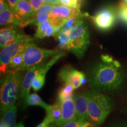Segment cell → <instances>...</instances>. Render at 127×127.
I'll use <instances>...</instances> for the list:
<instances>
[{
	"mask_svg": "<svg viewBox=\"0 0 127 127\" xmlns=\"http://www.w3.org/2000/svg\"><path fill=\"white\" fill-rule=\"evenodd\" d=\"M89 87L101 93L120 90L125 80V72L120 62L108 55H102L87 72Z\"/></svg>",
	"mask_w": 127,
	"mask_h": 127,
	"instance_id": "1",
	"label": "cell"
},
{
	"mask_svg": "<svg viewBox=\"0 0 127 127\" xmlns=\"http://www.w3.org/2000/svg\"><path fill=\"white\" fill-rule=\"evenodd\" d=\"M24 74L23 72H7L1 80V115L15 105L20 97Z\"/></svg>",
	"mask_w": 127,
	"mask_h": 127,
	"instance_id": "2",
	"label": "cell"
},
{
	"mask_svg": "<svg viewBox=\"0 0 127 127\" xmlns=\"http://www.w3.org/2000/svg\"><path fill=\"white\" fill-rule=\"evenodd\" d=\"M114 102L108 95L91 90L87 108V120L96 127L104 123L113 109Z\"/></svg>",
	"mask_w": 127,
	"mask_h": 127,
	"instance_id": "3",
	"label": "cell"
},
{
	"mask_svg": "<svg viewBox=\"0 0 127 127\" xmlns=\"http://www.w3.org/2000/svg\"><path fill=\"white\" fill-rule=\"evenodd\" d=\"M90 35L88 24L85 21L79 20L71 28L69 34V41L66 50L77 58L84 57L90 44Z\"/></svg>",
	"mask_w": 127,
	"mask_h": 127,
	"instance_id": "4",
	"label": "cell"
},
{
	"mask_svg": "<svg viewBox=\"0 0 127 127\" xmlns=\"http://www.w3.org/2000/svg\"><path fill=\"white\" fill-rule=\"evenodd\" d=\"M61 51L59 50H47L38 47L33 41L30 42L23 51L24 60L23 64L18 72H24L30 68L42 62L47 61Z\"/></svg>",
	"mask_w": 127,
	"mask_h": 127,
	"instance_id": "5",
	"label": "cell"
},
{
	"mask_svg": "<svg viewBox=\"0 0 127 127\" xmlns=\"http://www.w3.org/2000/svg\"><path fill=\"white\" fill-rule=\"evenodd\" d=\"M33 41L34 38L31 36L22 32L14 42L1 49L0 53V71L1 76L7 73L8 66L12 58L23 51L28 44Z\"/></svg>",
	"mask_w": 127,
	"mask_h": 127,
	"instance_id": "6",
	"label": "cell"
},
{
	"mask_svg": "<svg viewBox=\"0 0 127 127\" xmlns=\"http://www.w3.org/2000/svg\"><path fill=\"white\" fill-rule=\"evenodd\" d=\"M95 26L101 31H108L114 27L116 22V14L111 7L101 9L94 15L90 16Z\"/></svg>",
	"mask_w": 127,
	"mask_h": 127,
	"instance_id": "7",
	"label": "cell"
},
{
	"mask_svg": "<svg viewBox=\"0 0 127 127\" xmlns=\"http://www.w3.org/2000/svg\"><path fill=\"white\" fill-rule=\"evenodd\" d=\"M81 12L80 9L67 7L62 4L55 5L52 9L49 20L57 27H63L68 19Z\"/></svg>",
	"mask_w": 127,
	"mask_h": 127,
	"instance_id": "8",
	"label": "cell"
},
{
	"mask_svg": "<svg viewBox=\"0 0 127 127\" xmlns=\"http://www.w3.org/2000/svg\"><path fill=\"white\" fill-rule=\"evenodd\" d=\"M58 78L64 84H69L77 89L87 82L86 76L70 65L64 66L58 73Z\"/></svg>",
	"mask_w": 127,
	"mask_h": 127,
	"instance_id": "9",
	"label": "cell"
},
{
	"mask_svg": "<svg viewBox=\"0 0 127 127\" xmlns=\"http://www.w3.org/2000/svg\"><path fill=\"white\" fill-rule=\"evenodd\" d=\"M47 62V61H45L30 68L29 69H28L27 72L25 74L23 79L21 92L20 95L21 105L23 106V107L24 105L25 100L30 94V89L32 87V82L33 79L36 77L38 73L45 65Z\"/></svg>",
	"mask_w": 127,
	"mask_h": 127,
	"instance_id": "10",
	"label": "cell"
},
{
	"mask_svg": "<svg viewBox=\"0 0 127 127\" xmlns=\"http://www.w3.org/2000/svg\"><path fill=\"white\" fill-rule=\"evenodd\" d=\"M65 55V52L60 51L59 53L52 57L47 62L45 65L38 73L36 77L33 79L32 82V88L34 91H38L42 88L45 84L46 74L48 71L56 62L58 61L60 58L64 56Z\"/></svg>",
	"mask_w": 127,
	"mask_h": 127,
	"instance_id": "11",
	"label": "cell"
},
{
	"mask_svg": "<svg viewBox=\"0 0 127 127\" xmlns=\"http://www.w3.org/2000/svg\"><path fill=\"white\" fill-rule=\"evenodd\" d=\"M62 114L60 118L54 123L57 126L61 127L65 124L76 118L74 97L66 99L61 103Z\"/></svg>",
	"mask_w": 127,
	"mask_h": 127,
	"instance_id": "12",
	"label": "cell"
},
{
	"mask_svg": "<svg viewBox=\"0 0 127 127\" xmlns=\"http://www.w3.org/2000/svg\"><path fill=\"white\" fill-rule=\"evenodd\" d=\"M90 96V91H84L74 96L76 118L87 120V108Z\"/></svg>",
	"mask_w": 127,
	"mask_h": 127,
	"instance_id": "13",
	"label": "cell"
},
{
	"mask_svg": "<svg viewBox=\"0 0 127 127\" xmlns=\"http://www.w3.org/2000/svg\"><path fill=\"white\" fill-rule=\"evenodd\" d=\"M14 12L19 18L26 22L27 25L30 24L35 14V12L28 0H19Z\"/></svg>",
	"mask_w": 127,
	"mask_h": 127,
	"instance_id": "14",
	"label": "cell"
},
{
	"mask_svg": "<svg viewBox=\"0 0 127 127\" xmlns=\"http://www.w3.org/2000/svg\"><path fill=\"white\" fill-rule=\"evenodd\" d=\"M0 25L16 26L20 28H24L28 25L26 22L19 18L9 7L0 14Z\"/></svg>",
	"mask_w": 127,
	"mask_h": 127,
	"instance_id": "15",
	"label": "cell"
},
{
	"mask_svg": "<svg viewBox=\"0 0 127 127\" xmlns=\"http://www.w3.org/2000/svg\"><path fill=\"white\" fill-rule=\"evenodd\" d=\"M22 32L19 31L16 26H9L1 28L0 31V47L1 48L14 42Z\"/></svg>",
	"mask_w": 127,
	"mask_h": 127,
	"instance_id": "16",
	"label": "cell"
},
{
	"mask_svg": "<svg viewBox=\"0 0 127 127\" xmlns=\"http://www.w3.org/2000/svg\"><path fill=\"white\" fill-rule=\"evenodd\" d=\"M56 28L57 27L50 20H48L45 23L38 25L34 36L36 38L39 39L51 36L57 37Z\"/></svg>",
	"mask_w": 127,
	"mask_h": 127,
	"instance_id": "17",
	"label": "cell"
},
{
	"mask_svg": "<svg viewBox=\"0 0 127 127\" xmlns=\"http://www.w3.org/2000/svg\"><path fill=\"white\" fill-rule=\"evenodd\" d=\"M53 6L54 5L45 4L39 11L35 12L34 18L31 20L30 25L38 26L48 21L50 19Z\"/></svg>",
	"mask_w": 127,
	"mask_h": 127,
	"instance_id": "18",
	"label": "cell"
},
{
	"mask_svg": "<svg viewBox=\"0 0 127 127\" xmlns=\"http://www.w3.org/2000/svg\"><path fill=\"white\" fill-rule=\"evenodd\" d=\"M61 103L60 101H57L54 104L52 105H50L45 109L47 114L45 117L50 121L51 124L55 123L61 117L62 114Z\"/></svg>",
	"mask_w": 127,
	"mask_h": 127,
	"instance_id": "19",
	"label": "cell"
},
{
	"mask_svg": "<svg viewBox=\"0 0 127 127\" xmlns=\"http://www.w3.org/2000/svg\"><path fill=\"white\" fill-rule=\"evenodd\" d=\"M17 110V106L15 105L1 116L0 127H16L15 120Z\"/></svg>",
	"mask_w": 127,
	"mask_h": 127,
	"instance_id": "20",
	"label": "cell"
},
{
	"mask_svg": "<svg viewBox=\"0 0 127 127\" xmlns=\"http://www.w3.org/2000/svg\"><path fill=\"white\" fill-rule=\"evenodd\" d=\"M50 105L44 102L40 96L35 93L30 94L28 97L25 100L24 108L27 107L28 106H39L46 109Z\"/></svg>",
	"mask_w": 127,
	"mask_h": 127,
	"instance_id": "21",
	"label": "cell"
},
{
	"mask_svg": "<svg viewBox=\"0 0 127 127\" xmlns=\"http://www.w3.org/2000/svg\"><path fill=\"white\" fill-rule=\"evenodd\" d=\"M75 89L71 84H64V85L58 91L57 101L62 102L66 99L74 98V96L73 91Z\"/></svg>",
	"mask_w": 127,
	"mask_h": 127,
	"instance_id": "22",
	"label": "cell"
},
{
	"mask_svg": "<svg viewBox=\"0 0 127 127\" xmlns=\"http://www.w3.org/2000/svg\"><path fill=\"white\" fill-rule=\"evenodd\" d=\"M24 60L23 51L20 52L11 60L7 68V72H18L19 68L23 64Z\"/></svg>",
	"mask_w": 127,
	"mask_h": 127,
	"instance_id": "23",
	"label": "cell"
},
{
	"mask_svg": "<svg viewBox=\"0 0 127 127\" xmlns=\"http://www.w3.org/2000/svg\"><path fill=\"white\" fill-rule=\"evenodd\" d=\"M69 32L64 31H60L59 34L57 36L58 41V47L60 50H66L69 41Z\"/></svg>",
	"mask_w": 127,
	"mask_h": 127,
	"instance_id": "24",
	"label": "cell"
},
{
	"mask_svg": "<svg viewBox=\"0 0 127 127\" xmlns=\"http://www.w3.org/2000/svg\"><path fill=\"white\" fill-rule=\"evenodd\" d=\"M84 0H60V4L80 9Z\"/></svg>",
	"mask_w": 127,
	"mask_h": 127,
	"instance_id": "25",
	"label": "cell"
},
{
	"mask_svg": "<svg viewBox=\"0 0 127 127\" xmlns=\"http://www.w3.org/2000/svg\"><path fill=\"white\" fill-rule=\"evenodd\" d=\"M119 16L120 18L127 24V3L122 2L119 8Z\"/></svg>",
	"mask_w": 127,
	"mask_h": 127,
	"instance_id": "26",
	"label": "cell"
},
{
	"mask_svg": "<svg viewBox=\"0 0 127 127\" xmlns=\"http://www.w3.org/2000/svg\"><path fill=\"white\" fill-rule=\"evenodd\" d=\"M29 2L35 12L39 11L45 4V0H29Z\"/></svg>",
	"mask_w": 127,
	"mask_h": 127,
	"instance_id": "27",
	"label": "cell"
},
{
	"mask_svg": "<svg viewBox=\"0 0 127 127\" xmlns=\"http://www.w3.org/2000/svg\"><path fill=\"white\" fill-rule=\"evenodd\" d=\"M87 120H82V119L75 118L71 121H69L68 123L65 124L64 125H62L60 127H79V125L84 121Z\"/></svg>",
	"mask_w": 127,
	"mask_h": 127,
	"instance_id": "28",
	"label": "cell"
},
{
	"mask_svg": "<svg viewBox=\"0 0 127 127\" xmlns=\"http://www.w3.org/2000/svg\"><path fill=\"white\" fill-rule=\"evenodd\" d=\"M7 3L8 4L9 8L15 12L16 6H17V3H18L19 0H7Z\"/></svg>",
	"mask_w": 127,
	"mask_h": 127,
	"instance_id": "29",
	"label": "cell"
},
{
	"mask_svg": "<svg viewBox=\"0 0 127 127\" xmlns=\"http://www.w3.org/2000/svg\"><path fill=\"white\" fill-rule=\"evenodd\" d=\"M8 8H9L8 3L6 2L5 0H0V12H2Z\"/></svg>",
	"mask_w": 127,
	"mask_h": 127,
	"instance_id": "30",
	"label": "cell"
},
{
	"mask_svg": "<svg viewBox=\"0 0 127 127\" xmlns=\"http://www.w3.org/2000/svg\"><path fill=\"white\" fill-rule=\"evenodd\" d=\"M79 127H96V126L90 121H85L79 125Z\"/></svg>",
	"mask_w": 127,
	"mask_h": 127,
	"instance_id": "31",
	"label": "cell"
},
{
	"mask_svg": "<svg viewBox=\"0 0 127 127\" xmlns=\"http://www.w3.org/2000/svg\"><path fill=\"white\" fill-rule=\"evenodd\" d=\"M50 124H51L50 121L48 120V119L45 117L43 121H42L41 124H39L38 125V126H36V127H47L48 125Z\"/></svg>",
	"mask_w": 127,
	"mask_h": 127,
	"instance_id": "32",
	"label": "cell"
},
{
	"mask_svg": "<svg viewBox=\"0 0 127 127\" xmlns=\"http://www.w3.org/2000/svg\"><path fill=\"white\" fill-rule=\"evenodd\" d=\"M45 4L55 5L60 4V0H45Z\"/></svg>",
	"mask_w": 127,
	"mask_h": 127,
	"instance_id": "33",
	"label": "cell"
},
{
	"mask_svg": "<svg viewBox=\"0 0 127 127\" xmlns=\"http://www.w3.org/2000/svg\"><path fill=\"white\" fill-rule=\"evenodd\" d=\"M114 127H127V124H123L116 125V126Z\"/></svg>",
	"mask_w": 127,
	"mask_h": 127,
	"instance_id": "34",
	"label": "cell"
},
{
	"mask_svg": "<svg viewBox=\"0 0 127 127\" xmlns=\"http://www.w3.org/2000/svg\"><path fill=\"white\" fill-rule=\"evenodd\" d=\"M16 127H25L23 123H20L16 125Z\"/></svg>",
	"mask_w": 127,
	"mask_h": 127,
	"instance_id": "35",
	"label": "cell"
},
{
	"mask_svg": "<svg viewBox=\"0 0 127 127\" xmlns=\"http://www.w3.org/2000/svg\"><path fill=\"white\" fill-rule=\"evenodd\" d=\"M47 127H58L56 125H52V124H51L48 125Z\"/></svg>",
	"mask_w": 127,
	"mask_h": 127,
	"instance_id": "36",
	"label": "cell"
},
{
	"mask_svg": "<svg viewBox=\"0 0 127 127\" xmlns=\"http://www.w3.org/2000/svg\"><path fill=\"white\" fill-rule=\"evenodd\" d=\"M124 2H125L126 3H127V0H124Z\"/></svg>",
	"mask_w": 127,
	"mask_h": 127,
	"instance_id": "37",
	"label": "cell"
},
{
	"mask_svg": "<svg viewBox=\"0 0 127 127\" xmlns=\"http://www.w3.org/2000/svg\"><path fill=\"white\" fill-rule=\"evenodd\" d=\"M28 1H29V0H28Z\"/></svg>",
	"mask_w": 127,
	"mask_h": 127,
	"instance_id": "38",
	"label": "cell"
}]
</instances>
